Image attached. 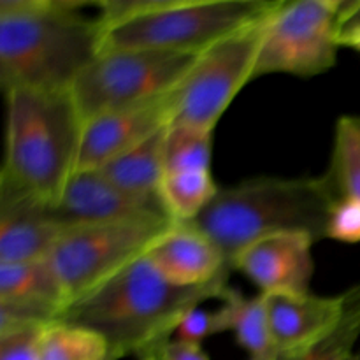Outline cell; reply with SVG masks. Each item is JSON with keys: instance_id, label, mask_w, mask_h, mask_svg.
Segmentation results:
<instances>
[{"instance_id": "5b68a950", "label": "cell", "mask_w": 360, "mask_h": 360, "mask_svg": "<svg viewBox=\"0 0 360 360\" xmlns=\"http://www.w3.org/2000/svg\"><path fill=\"white\" fill-rule=\"evenodd\" d=\"M6 95V150L0 183L55 202L77 169L83 123L69 91Z\"/></svg>"}, {"instance_id": "ac0fdd59", "label": "cell", "mask_w": 360, "mask_h": 360, "mask_svg": "<svg viewBox=\"0 0 360 360\" xmlns=\"http://www.w3.org/2000/svg\"><path fill=\"white\" fill-rule=\"evenodd\" d=\"M167 127L127 153L120 155L98 171L109 181L127 192L137 195H158L162 179L165 176L164 143Z\"/></svg>"}, {"instance_id": "7c38bea8", "label": "cell", "mask_w": 360, "mask_h": 360, "mask_svg": "<svg viewBox=\"0 0 360 360\" xmlns=\"http://www.w3.org/2000/svg\"><path fill=\"white\" fill-rule=\"evenodd\" d=\"M69 306L62 283L48 259L0 264V333L48 327Z\"/></svg>"}, {"instance_id": "8fae6325", "label": "cell", "mask_w": 360, "mask_h": 360, "mask_svg": "<svg viewBox=\"0 0 360 360\" xmlns=\"http://www.w3.org/2000/svg\"><path fill=\"white\" fill-rule=\"evenodd\" d=\"M315 239L301 232H285L259 239L246 246L232 260L262 295L308 294L315 273Z\"/></svg>"}, {"instance_id": "277c9868", "label": "cell", "mask_w": 360, "mask_h": 360, "mask_svg": "<svg viewBox=\"0 0 360 360\" xmlns=\"http://www.w3.org/2000/svg\"><path fill=\"white\" fill-rule=\"evenodd\" d=\"M278 0H102L101 53L160 49L200 55L221 39L264 20Z\"/></svg>"}, {"instance_id": "603a6c76", "label": "cell", "mask_w": 360, "mask_h": 360, "mask_svg": "<svg viewBox=\"0 0 360 360\" xmlns=\"http://www.w3.org/2000/svg\"><path fill=\"white\" fill-rule=\"evenodd\" d=\"M360 340V285H355V294L347 315L340 323L320 338L319 341L294 348V350L281 352L276 360H348L357 350Z\"/></svg>"}, {"instance_id": "7a4b0ae2", "label": "cell", "mask_w": 360, "mask_h": 360, "mask_svg": "<svg viewBox=\"0 0 360 360\" xmlns=\"http://www.w3.org/2000/svg\"><path fill=\"white\" fill-rule=\"evenodd\" d=\"M77 0H0V86L69 91L101 55L97 18Z\"/></svg>"}, {"instance_id": "44dd1931", "label": "cell", "mask_w": 360, "mask_h": 360, "mask_svg": "<svg viewBox=\"0 0 360 360\" xmlns=\"http://www.w3.org/2000/svg\"><path fill=\"white\" fill-rule=\"evenodd\" d=\"M108 341L95 330L67 322L46 327L39 340V360H105Z\"/></svg>"}, {"instance_id": "f546056e", "label": "cell", "mask_w": 360, "mask_h": 360, "mask_svg": "<svg viewBox=\"0 0 360 360\" xmlns=\"http://www.w3.org/2000/svg\"><path fill=\"white\" fill-rule=\"evenodd\" d=\"M141 360H162L160 355H158V352H153V354H148L144 355V357H141Z\"/></svg>"}, {"instance_id": "f1b7e54d", "label": "cell", "mask_w": 360, "mask_h": 360, "mask_svg": "<svg viewBox=\"0 0 360 360\" xmlns=\"http://www.w3.org/2000/svg\"><path fill=\"white\" fill-rule=\"evenodd\" d=\"M341 48H350L360 53V28L341 35Z\"/></svg>"}, {"instance_id": "3957f363", "label": "cell", "mask_w": 360, "mask_h": 360, "mask_svg": "<svg viewBox=\"0 0 360 360\" xmlns=\"http://www.w3.org/2000/svg\"><path fill=\"white\" fill-rule=\"evenodd\" d=\"M334 202L336 195L326 174L255 176L220 186L190 225L206 234L231 266L241 250L274 234L301 232L315 241L326 239Z\"/></svg>"}, {"instance_id": "7402d4cb", "label": "cell", "mask_w": 360, "mask_h": 360, "mask_svg": "<svg viewBox=\"0 0 360 360\" xmlns=\"http://www.w3.org/2000/svg\"><path fill=\"white\" fill-rule=\"evenodd\" d=\"M165 174L167 172L211 171L213 132L190 125L171 123L164 143Z\"/></svg>"}, {"instance_id": "d6986e66", "label": "cell", "mask_w": 360, "mask_h": 360, "mask_svg": "<svg viewBox=\"0 0 360 360\" xmlns=\"http://www.w3.org/2000/svg\"><path fill=\"white\" fill-rule=\"evenodd\" d=\"M218 190L220 185H217L211 171L167 172L158 195L172 221L190 224L204 213Z\"/></svg>"}, {"instance_id": "d4e9b609", "label": "cell", "mask_w": 360, "mask_h": 360, "mask_svg": "<svg viewBox=\"0 0 360 360\" xmlns=\"http://www.w3.org/2000/svg\"><path fill=\"white\" fill-rule=\"evenodd\" d=\"M221 333H224V326H221V316L218 309L207 311L199 306V308H193L192 311L183 316L172 340L202 347L207 338H213Z\"/></svg>"}, {"instance_id": "9a60e30c", "label": "cell", "mask_w": 360, "mask_h": 360, "mask_svg": "<svg viewBox=\"0 0 360 360\" xmlns=\"http://www.w3.org/2000/svg\"><path fill=\"white\" fill-rule=\"evenodd\" d=\"M355 287L336 295H264L278 354L306 347L329 334L347 315Z\"/></svg>"}, {"instance_id": "e0dca14e", "label": "cell", "mask_w": 360, "mask_h": 360, "mask_svg": "<svg viewBox=\"0 0 360 360\" xmlns=\"http://www.w3.org/2000/svg\"><path fill=\"white\" fill-rule=\"evenodd\" d=\"M224 333H232L248 360H276L278 348L271 333L266 299L262 294L250 297L229 287L220 301Z\"/></svg>"}, {"instance_id": "9c48e42d", "label": "cell", "mask_w": 360, "mask_h": 360, "mask_svg": "<svg viewBox=\"0 0 360 360\" xmlns=\"http://www.w3.org/2000/svg\"><path fill=\"white\" fill-rule=\"evenodd\" d=\"M266 18L221 39L197 56L192 69L172 91L171 123L214 132L239 91L255 79Z\"/></svg>"}, {"instance_id": "8992f818", "label": "cell", "mask_w": 360, "mask_h": 360, "mask_svg": "<svg viewBox=\"0 0 360 360\" xmlns=\"http://www.w3.org/2000/svg\"><path fill=\"white\" fill-rule=\"evenodd\" d=\"M197 56L160 49L101 53L69 90L81 123L167 97L192 69Z\"/></svg>"}, {"instance_id": "4fadbf2b", "label": "cell", "mask_w": 360, "mask_h": 360, "mask_svg": "<svg viewBox=\"0 0 360 360\" xmlns=\"http://www.w3.org/2000/svg\"><path fill=\"white\" fill-rule=\"evenodd\" d=\"M172 94L153 102L105 112L83 125L77 169L98 171L171 125Z\"/></svg>"}, {"instance_id": "4316f807", "label": "cell", "mask_w": 360, "mask_h": 360, "mask_svg": "<svg viewBox=\"0 0 360 360\" xmlns=\"http://www.w3.org/2000/svg\"><path fill=\"white\" fill-rule=\"evenodd\" d=\"M157 352L162 360H210L200 345L183 343L178 340L167 341Z\"/></svg>"}, {"instance_id": "52a82bcc", "label": "cell", "mask_w": 360, "mask_h": 360, "mask_svg": "<svg viewBox=\"0 0 360 360\" xmlns=\"http://www.w3.org/2000/svg\"><path fill=\"white\" fill-rule=\"evenodd\" d=\"M174 224L171 218H137L67 231L48 260L69 306L143 259Z\"/></svg>"}, {"instance_id": "ffe728a7", "label": "cell", "mask_w": 360, "mask_h": 360, "mask_svg": "<svg viewBox=\"0 0 360 360\" xmlns=\"http://www.w3.org/2000/svg\"><path fill=\"white\" fill-rule=\"evenodd\" d=\"M326 176L336 199L345 197L360 202V115H343L338 118Z\"/></svg>"}, {"instance_id": "cb8c5ba5", "label": "cell", "mask_w": 360, "mask_h": 360, "mask_svg": "<svg viewBox=\"0 0 360 360\" xmlns=\"http://www.w3.org/2000/svg\"><path fill=\"white\" fill-rule=\"evenodd\" d=\"M326 239L357 245L360 243V202L355 199H336L329 221Z\"/></svg>"}, {"instance_id": "1f68e13d", "label": "cell", "mask_w": 360, "mask_h": 360, "mask_svg": "<svg viewBox=\"0 0 360 360\" xmlns=\"http://www.w3.org/2000/svg\"><path fill=\"white\" fill-rule=\"evenodd\" d=\"M105 360H122V359H120L118 355H116V354H112V352H111V355H109V357L105 359Z\"/></svg>"}, {"instance_id": "83f0119b", "label": "cell", "mask_w": 360, "mask_h": 360, "mask_svg": "<svg viewBox=\"0 0 360 360\" xmlns=\"http://www.w3.org/2000/svg\"><path fill=\"white\" fill-rule=\"evenodd\" d=\"M360 28V0H341V35Z\"/></svg>"}, {"instance_id": "ba28073f", "label": "cell", "mask_w": 360, "mask_h": 360, "mask_svg": "<svg viewBox=\"0 0 360 360\" xmlns=\"http://www.w3.org/2000/svg\"><path fill=\"white\" fill-rule=\"evenodd\" d=\"M340 48L341 0H280L264 21L255 79L320 76L336 65Z\"/></svg>"}, {"instance_id": "30bf717a", "label": "cell", "mask_w": 360, "mask_h": 360, "mask_svg": "<svg viewBox=\"0 0 360 360\" xmlns=\"http://www.w3.org/2000/svg\"><path fill=\"white\" fill-rule=\"evenodd\" d=\"M51 210L65 231L137 218H171L160 195L127 192L101 171L74 172Z\"/></svg>"}, {"instance_id": "6da1fadb", "label": "cell", "mask_w": 360, "mask_h": 360, "mask_svg": "<svg viewBox=\"0 0 360 360\" xmlns=\"http://www.w3.org/2000/svg\"><path fill=\"white\" fill-rule=\"evenodd\" d=\"M229 278L204 287H178L144 255L77 299L60 322L95 330L120 359L144 357L172 340L183 316L229 290Z\"/></svg>"}, {"instance_id": "2e32d148", "label": "cell", "mask_w": 360, "mask_h": 360, "mask_svg": "<svg viewBox=\"0 0 360 360\" xmlns=\"http://www.w3.org/2000/svg\"><path fill=\"white\" fill-rule=\"evenodd\" d=\"M146 257L165 280L178 287H204L229 278L232 271L220 248L190 224H174Z\"/></svg>"}, {"instance_id": "4dcf8cb0", "label": "cell", "mask_w": 360, "mask_h": 360, "mask_svg": "<svg viewBox=\"0 0 360 360\" xmlns=\"http://www.w3.org/2000/svg\"><path fill=\"white\" fill-rule=\"evenodd\" d=\"M348 360H360V348H357V350H355L354 354H352L350 357H348Z\"/></svg>"}, {"instance_id": "484cf974", "label": "cell", "mask_w": 360, "mask_h": 360, "mask_svg": "<svg viewBox=\"0 0 360 360\" xmlns=\"http://www.w3.org/2000/svg\"><path fill=\"white\" fill-rule=\"evenodd\" d=\"M46 327L0 333V360H39V340Z\"/></svg>"}, {"instance_id": "5bb4252c", "label": "cell", "mask_w": 360, "mask_h": 360, "mask_svg": "<svg viewBox=\"0 0 360 360\" xmlns=\"http://www.w3.org/2000/svg\"><path fill=\"white\" fill-rule=\"evenodd\" d=\"M65 232L51 202L0 183V264L48 259Z\"/></svg>"}]
</instances>
